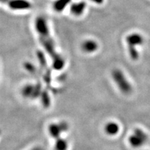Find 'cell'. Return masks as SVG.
Listing matches in <instances>:
<instances>
[{
	"mask_svg": "<svg viewBox=\"0 0 150 150\" xmlns=\"http://www.w3.org/2000/svg\"><path fill=\"white\" fill-rule=\"evenodd\" d=\"M35 29L40 44L47 53L52 58V67L56 70H61L65 65L63 58L56 52L55 42L50 31L47 22L42 16H38L35 20Z\"/></svg>",
	"mask_w": 150,
	"mask_h": 150,
	"instance_id": "cell-1",
	"label": "cell"
},
{
	"mask_svg": "<svg viewBox=\"0 0 150 150\" xmlns=\"http://www.w3.org/2000/svg\"><path fill=\"white\" fill-rule=\"evenodd\" d=\"M112 76L116 84L122 93L125 94L131 93L132 91V87L128 81L126 79L121 70H114L112 72Z\"/></svg>",
	"mask_w": 150,
	"mask_h": 150,
	"instance_id": "cell-2",
	"label": "cell"
},
{
	"mask_svg": "<svg viewBox=\"0 0 150 150\" xmlns=\"http://www.w3.org/2000/svg\"><path fill=\"white\" fill-rule=\"evenodd\" d=\"M0 3L7 5L13 11L29 10L32 6L28 0H0Z\"/></svg>",
	"mask_w": 150,
	"mask_h": 150,
	"instance_id": "cell-3",
	"label": "cell"
},
{
	"mask_svg": "<svg viewBox=\"0 0 150 150\" xmlns=\"http://www.w3.org/2000/svg\"><path fill=\"white\" fill-rule=\"evenodd\" d=\"M86 8V3L85 1L72 3L70 5V13L74 16H80L83 13Z\"/></svg>",
	"mask_w": 150,
	"mask_h": 150,
	"instance_id": "cell-4",
	"label": "cell"
},
{
	"mask_svg": "<svg viewBox=\"0 0 150 150\" xmlns=\"http://www.w3.org/2000/svg\"><path fill=\"white\" fill-rule=\"evenodd\" d=\"M81 47L86 53L91 54L97 51V50L98 49V44L95 40H86L82 42Z\"/></svg>",
	"mask_w": 150,
	"mask_h": 150,
	"instance_id": "cell-5",
	"label": "cell"
},
{
	"mask_svg": "<svg viewBox=\"0 0 150 150\" xmlns=\"http://www.w3.org/2000/svg\"><path fill=\"white\" fill-rule=\"evenodd\" d=\"M127 42L129 45H141L143 42V38L140 34L138 33H132V34L128 35L127 37Z\"/></svg>",
	"mask_w": 150,
	"mask_h": 150,
	"instance_id": "cell-6",
	"label": "cell"
},
{
	"mask_svg": "<svg viewBox=\"0 0 150 150\" xmlns=\"http://www.w3.org/2000/svg\"><path fill=\"white\" fill-rule=\"evenodd\" d=\"M48 131L50 136L55 140L59 138L61 134L63 133L59 124H51L48 127Z\"/></svg>",
	"mask_w": 150,
	"mask_h": 150,
	"instance_id": "cell-7",
	"label": "cell"
},
{
	"mask_svg": "<svg viewBox=\"0 0 150 150\" xmlns=\"http://www.w3.org/2000/svg\"><path fill=\"white\" fill-rule=\"evenodd\" d=\"M72 0H56L53 3V8L56 12L61 13L70 4Z\"/></svg>",
	"mask_w": 150,
	"mask_h": 150,
	"instance_id": "cell-8",
	"label": "cell"
},
{
	"mask_svg": "<svg viewBox=\"0 0 150 150\" xmlns=\"http://www.w3.org/2000/svg\"><path fill=\"white\" fill-rule=\"evenodd\" d=\"M35 85L33 84H27L24 86L22 90V96L26 98L33 99V95H34Z\"/></svg>",
	"mask_w": 150,
	"mask_h": 150,
	"instance_id": "cell-9",
	"label": "cell"
},
{
	"mask_svg": "<svg viewBox=\"0 0 150 150\" xmlns=\"http://www.w3.org/2000/svg\"><path fill=\"white\" fill-rule=\"evenodd\" d=\"M146 141H147V140L140 138V136H137L136 134L132 135V136H130V138H129V142H130L131 146L134 147H141Z\"/></svg>",
	"mask_w": 150,
	"mask_h": 150,
	"instance_id": "cell-10",
	"label": "cell"
},
{
	"mask_svg": "<svg viewBox=\"0 0 150 150\" xmlns=\"http://www.w3.org/2000/svg\"><path fill=\"white\" fill-rule=\"evenodd\" d=\"M119 126L115 122H109L105 126V131L108 135L115 136L119 131Z\"/></svg>",
	"mask_w": 150,
	"mask_h": 150,
	"instance_id": "cell-11",
	"label": "cell"
},
{
	"mask_svg": "<svg viewBox=\"0 0 150 150\" xmlns=\"http://www.w3.org/2000/svg\"><path fill=\"white\" fill-rule=\"evenodd\" d=\"M41 102H42L43 107L47 108L50 106L51 104V100H50V95H49L48 92L46 90H43L40 94Z\"/></svg>",
	"mask_w": 150,
	"mask_h": 150,
	"instance_id": "cell-12",
	"label": "cell"
},
{
	"mask_svg": "<svg viewBox=\"0 0 150 150\" xmlns=\"http://www.w3.org/2000/svg\"><path fill=\"white\" fill-rule=\"evenodd\" d=\"M68 147L67 140L63 138H59L56 140L55 150H67Z\"/></svg>",
	"mask_w": 150,
	"mask_h": 150,
	"instance_id": "cell-13",
	"label": "cell"
},
{
	"mask_svg": "<svg viewBox=\"0 0 150 150\" xmlns=\"http://www.w3.org/2000/svg\"><path fill=\"white\" fill-rule=\"evenodd\" d=\"M37 57L39 60V63H40V66L42 67L43 69H46L47 67V61L45 59V56L42 52L38 51L37 52Z\"/></svg>",
	"mask_w": 150,
	"mask_h": 150,
	"instance_id": "cell-14",
	"label": "cell"
},
{
	"mask_svg": "<svg viewBox=\"0 0 150 150\" xmlns=\"http://www.w3.org/2000/svg\"><path fill=\"white\" fill-rule=\"evenodd\" d=\"M24 68H25L29 73H31V74H35V73H36V69H35L34 65H33L32 63H29V62H26V63H24Z\"/></svg>",
	"mask_w": 150,
	"mask_h": 150,
	"instance_id": "cell-15",
	"label": "cell"
},
{
	"mask_svg": "<svg viewBox=\"0 0 150 150\" xmlns=\"http://www.w3.org/2000/svg\"><path fill=\"white\" fill-rule=\"evenodd\" d=\"M129 54H130L131 59L136 60L138 58V52L136 51V48H135V46L133 45H129Z\"/></svg>",
	"mask_w": 150,
	"mask_h": 150,
	"instance_id": "cell-16",
	"label": "cell"
},
{
	"mask_svg": "<svg viewBox=\"0 0 150 150\" xmlns=\"http://www.w3.org/2000/svg\"><path fill=\"white\" fill-rule=\"evenodd\" d=\"M43 79H44L45 82L47 85L50 86V83H51V70H46V72H45L44 75H43Z\"/></svg>",
	"mask_w": 150,
	"mask_h": 150,
	"instance_id": "cell-17",
	"label": "cell"
},
{
	"mask_svg": "<svg viewBox=\"0 0 150 150\" xmlns=\"http://www.w3.org/2000/svg\"><path fill=\"white\" fill-rule=\"evenodd\" d=\"M134 134H136V135H137V136H140V138H143V139H145V140H147V136L145 134V133H144L143 131H142V130H140V129H135Z\"/></svg>",
	"mask_w": 150,
	"mask_h": 150,
	"instance_id": "cell-18",
	"label": "cell"
},
{
	"mask_svg": "<svg viewBox=\"0 0 150 150\" xmlns=\"http://www.w3.org/2000/svg\"><path fill=\"white\" fill-rule=\"evenodd\" d=\"M60 127H61V129L62 131V132H65V131H67L68 130V128H69V125L68 124H67L66 122H61L59 123Z\"/></svg>",
	"mask_w": 150,
	"mask_h": 150,
	"instance_id": "cell-19",
	"label": "cell"
},
{
	"mask_svg": "<svg viewBox=\"0 0 150 150\" xmlns=\"http://www.w3.org/2000/svg\"><path fill=\"white\" fill-rule=\"evenodd\" d=\"M91 1L97 4H101L104 2V0H91Z\"/></svg>",
	"mask_w": 150,
	"mask_h": 150,
	"instance_id": "cell-20",
	"label": "cell"
},
{
	"mask_svg": "<svg viewBox=\"0 0 150 150\" xmlns=\"http://www.w3.org/2000/svg\"><path fill=\"white\" fill-rule=\"evenodd\" d=\"M31 150H45L42 147H35Z\"/></svg>",
	"mask_w": 150,
	"mask_h": 150,
	"instance_id": "cell-21",
	"label": "cell"
}]
</instances>
